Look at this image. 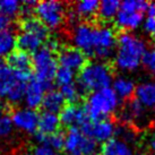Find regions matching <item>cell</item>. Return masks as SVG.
Segmentation results:
<instances>
[{
  "instance_id": "obj_1",
  "label": "cell",
  "mask_w": 155,
  "mask_h": 155,
  "mask_svg": "<svg viewBox=\"0 0 155 155\" xmlns=\"http://www.w3.org/2000/svg\"><path fill=\"white\" fill-rule=\"evenodd\" d=\"M118 35L107 25H92L88 23L76 24L73 28L71 41L74 47L85 56L107 59L112 56L117 47Z\"/></svg>"
},
{
  "instance_id": "obj_2",
  "label": "cell",
  "mask_w": 155,
  "mask_h": 155,
  "mask_svg": "<svg viewBox=\"0 0 155 155\" xmlns=\"http://www.w3.org/2000/svg\"><path fill=\"white\" fill-rule=\"evenodd\" d=\"M146 44L130 32L121 33L117 39L114 66L121 71H134L142 64Z\"/></svg>"
},
{
  "instance_id": "obj_3",
  "label": "cell",
  "mask_w": 155,
  "mask_h": 155,
  "mask_svg": "<svg viewBox=\"0 0 155 155\" xmlns=\"http://www.w3.org/2000/svg\"><path fill=\"white\" fill-rule=\"evenodd\" d=\"M113 82V73L110 65L101 60L86 62L78 74L79 88L85 92H95L111 87Z\"/></svg>"
},
{
  "instance_id": "obj_4",
  "label": "cell",
  "mask_w": 155,
  "mask_h": 155,
  "mask_svg": "<svg viewBox=\"0 0 155 155\" xmlns=\"http://www.w3.org/2000/svg\"><path fill=\"white\" fill-rule=\"evenodd\" d=\"M31 75L21 73L9 67L7 64H0V99L12 104H17L24 99V93Z\"/></svg>"
},
{
  "instance_id": "obj_5",
  "label": "cell",
  "mask_w": 155,
  "mask_h": 155,
  "mask_svg": "<svg viewBox=\"0 0 155 155\" xmlns=\"http://www.w3.org/2000/svg\"><path fill=\"white\" fill-rule=\"evenodd\" d=\"M120 99L117 96L112 87L92 92L86 100L85 110L91 120L107 119L118 110Z\"/></svg>"
},
{
  "instance_id": "obj_6",
  "label": "cell",
  "mask_w": 155,
  "mask_h": 155,
  "mask_svg": "<svg viewBox=\"0 0 155 155\" xmlns=\"http://www.w3.org/2000/svg\"><path fill=\"white\" fill-rule=\"evenodd\" d=\"M32 67L34 69L35 79L41 83L47 91L51 90L52 83L58 70V60L54 56V52L47 45L42 47L33 53Z\"/></svg>"
},
{
  "instance_id": "obj_7",
  "label": "cell",
  "mask_w": 155,
  "mask_h": 155,
  "mask_svg": "<svg viewBox=\"0 0 155 155\" xmlns=\"http://www.w3.org/2000/svg\"><path fill=\"white\" fill-rule=\"evenodd\" d=\"M33 10L36 18L48 30H58L66 19V7L61 1H40Z\"/></svg>"
},
{
  "instance_id": "obj_8",
  "label": "cell",
  "mask_w": 155,
  "mask_h": 155,
  "mask_svg": "<svg viewBox=\"0 0 155 155\" xmlns=\"http://www.w3.org/2000/svg\"><path fill=\"white\" fill-rule=\"evenodd\" d=\"M66 155H97L99 146L79 128H70L65 135Z\"/></svg>"
},
{
  "instance_id": "obj_9",
  "label": "cell",
  "mask_w": 155,
  "mask_h": 155,
  "mask_svg": "<svg viewBox=\"0 0 155 155\" xmlns=\"http://www.w3.org/2000/svg\"><path fill=\"white\" fill-rule=\"evenodd\" d=\"M81 130L95 143H101L103 145L104 143L109 142L116 136L117 126L113 121L107 118L100 120H90L86 125L83 126Z\"/></svg>"
},
{
  "instance_id": "obj_10",
  "label": "cell",
  "mask_w": 155,
  "mask_h": 155,
  "mask_svg": "<svg viewBox=\"0 0 155 155\" xmlns=\"http://www.w3.org/2000/svg\"><path fill=\"white\" fill-rule=\"evenodd\" d=\"M14 127L25 134H34L38 130L39 113L28 108H18L10 114Z\"/></svg>"
},
{
  "instance_id": "obj_11",
  "label": "cell",
  "mask_w": 155,
  "mask_h": 155,
  "mask_svg": "<svg viewBox=\"0 0 155 155\" xmlns=\"http://www.w3.org/2000/svg\"><path fill=\"white\" fill-rule=\"evenodd\" d=\"M60 122L64 126L70 128H82L91 120L88 114H87L85 108L78 107L76 104H69L66 105L65 108L61 110L59 114Z\"/></svg>"
},
{
  "instance_id": "obj_12",
  "label": "cell",
  "mask_w": 155,
  "mask_h": 155,
  "mask_svg": "<svg viewBox=\"0 0 155 155\" xmlns=\"http://www.w3.org/2000/svg\"><path fill=\"white\" fill-rule=\"evenodd\" d=\"M58 64L60 67L68 68L70 70H81L86 65V56L75 47H64L58 53Z\"/></svg>"
},
{
  "instance_id": "obj_13",
  "label": "cell",
  "mask_w": 155,
  "mask_h": 155,
  "mask_svg": "<svg viewBox=\"0 0 155 155\" xmlns=\"http://www.w3.org/2000/svg\"><path fill=\"white\" fill-rule=\"evenodd\" d=\"M45 87L39 83L36 79H30V82L27 83L24 93V99L23 101L25 102L26 108L35 110L39 107L42 105L44 95H45Z\"/></svg>"
},
{
  "instance_id": "obj_14",
  "label": "cell",
  "mask_w": 155,
  "mask_h": 155,
  "mask_svg": "<svg viewBox=\"0 0 155 155\" xmlns=\"http://www.w3.org/2000/svg\"><path fill=\"white\" fill-rule=\"evenodd\" d=\"M114 23L118 28L126 32L136 30L143 23V13L120 8L119 13L117 14L114 18Z\"/></svg>"
},
{
  "instance_id": "obj_15",
  "label": "cell",
  "mask_w": 155,
  "mask_h": 155,
  "mask_svg": "<svg viewBox=\"0 0 155 155\" xmlns=\"http://www.w3.org/2000/svg\"><path fill=\"white\" fill-rule=\"evenodd\" d=\"M144 116L145 107H143L136 99L129 100L120 111V119L127 126L138 124L144 119Z\"/></svg>"
},
{
  "instance_id": "obj_16",
  "label": "cell",
  "mask_w": 155,
  "mask_h": 155,
  "mask_svg": "<svg viewBox=\"0 0 155 155\" xmlns=\"http://www.w3.org/2000/svg\"><path fill=\"white\" fill-rule=\"evenodd\" d=\"M100 155H135V152L130 144L120 138L113 137L102 145Z\"/></svg>"
},
{
  "instance_id": "obj_17",
  "label": "cell",
  "mask_w": 155,
  "mask_h": 155,
  "mask_svg": "<svg viewBox=\"0 0 155 155\" xmlns=\"http://www.w3.org/2000/svg\"><path fill=\"white\" fill-rule=\"evenodd\" d=\"M61 122L59 116L56 113L43 111L39 114V125H38V131L40 135L48 136L59 131Z\"/></svg>"
},
{
  "instance_id": "obj_18",
  "label": "cell",
  "mask_w": 155,
  "mask_h": 155,
  "mask_svg": "<svg viewBox=\"0 0 155 155\" xmlns=\"http://www.w3.org/2000/svg\"><path fill=\"white\" fill-rule=\"evenodd\" d=\"M135 99L145 108L155 107V82L142 83L136 86Z\"/></svg>"
},
{
  "instance_id": "obj_19",
  "label": "cell",
  "mask_w": 155,
  "mask_h": 155,
  "mask_svg": "<svg viewBox=\"0 0 155 155\" xmlns=\"http://www.w3.org/2000/svg\"><path fill=\"white\" fill-rule=\"evenodd\" d=\"M44 40L41 39L40 36L30 33V32H23L17 35V47L18 50H22L24 52L31 53V52H36L42 48Z\"/></svg>"
},
{
  "instance_id": "obj_20",
  "label": "cell",
  "mask_w": 155,
  "mask_h": 155,
  "mask_svg": "<svg viewBox=\"0 0 155 155\" xmlns=\"http://www.w3.org/2000/svg\"><path fill=\"white\" fill-rule=\"evenodd\" d=\"M112 90L120 100H129L133 95H135L136 85L133 79L126 76H118L113 78Z\"/></svg>"
},
{
  "instance_id": "obj_21",
  "label": "cell",
  "mask_w": 155,
  "mask_h": 155,
  "mask_svg": "<svg viewBox=\"0 0 155 155\" xmlns=\"http://www.w3.org/2000/svg\"><path fill=\"white\" fill-rule=\"evenodd\" d=\"M41 107L44 109V111L58 114L66 107V100L64 99L60 91L49 90L44 95L43 102H42Z\"/></svg>"
},
{
  "instance_id": "obj_22",
  "label": "cell",
  "mask_w": 155,
  "mask_h": 155,
  "mask_svg": "<svg viewBox=\"0 0 155 155\" xmlns=\"http://www.w3.org/2000/svg\"><path fill=\"white\" fill-rule=\"evenodd\" d=\"M7 65L17 71L30 74L31 67H32V57L27 52H24L22 50H15L10 56H8Z\"/></svg>"
},
{
  "instance_id": "obj_23",
  "label": "cell",
  "mask_w": 155,
  "mask_h": 155,
  "mask_svg": "<svg viewBox=\"0 0 155 155\" xmlns=\"http://www.w3.org/2000/svg\"><path fill=\"white\" fill-rule=\"evenodd\" d=\"M21 30L23 32H30V33L38 35L44 41L48 39V35H49V30L38 18L33 16H25V18H23L21 23Z\"/></svg>"
},
{
  "instance_id": "obj_24",
  "label": "cell",
  "mask_w": 155,
  "mask_h": 155,
  "mask_svg": "<svg viewBox=\"0 0 155 155\" xmlns=\"http://www.w3.org/2000/svg\"><path fill=\"white\" fill-rule=\"evenodd\" d=\"M100 2L96 0H83L78 1L74 6V13L76 14L78 18H88L94 17L95 15H97Z\"/></svg>"
},
{
  "instance_id": "obj_25",
  "label": "cell",
  "mask_w": 155,
  "mask_h": 155,
  "mask_svg": "<svg viewBox=\"0 0 155 155\" xmlns=\"http://www.w3.org/2000/svg\"><path fill=\"white\" fill-rule=\"evenodd\" d=\"M17 47V35L12 30L0 31V57L10 56Z\"/></svg>"
},
{
  "instance_id": "obj_26",
  "label": "cell",
  "mask_w": 155,
  "mask_h": 155,
  "mask_svg": "<svg viewBox=\"0 0 155 155\" xmlns=\"http://www.w3.org/2000/svg\"><path fill=\"white\" fill-rule=\"evenodd\" d=\"M120 4L118 0H103L99 5L97 16L103 21L114 19L120 10Z\"/></svg>"
},
{
  "instance_id": "obj_27",
  "label": "cell",
  "mask_w": 155,
  "mask_h": 155,
  "mask_svg": "<svg viewBox=\"0 0 155 155\" xmlns=\"http://www.w3.org/2000/svg\"><path fill=\"white\" fill-rule=\"evenodd\" d=\"M36 140L39 143V145H44V146L50 147L53 151H61L64 150V145H65V135L60 131L54 133L52 135H48V136H43V135H38L36 136Z\"/></svg>"
},
{
  "instance_id": "obj_28",
  "label": "cell",
  "mask_w": 155,
  "mask_h": 155,
  "mask_svg": "<svg viewBox=\"0 0 155 155\" xmlns=\"http://www.w3.org/2000/svg\"><path fill=\"white\" fill-rule=\"evenodd\" d=\"M14 124L12 116L6 112H0V139H8L14 134Z\"/></svg>"
},
{
  "instance_id": "obj_29",
  "label": "cell",
  "mask_w": 155,
  "mask_h": 155,
  "mask_svg": "<svg viewBox=\"0 0 155 155\" xmlns=\"http://www.w3.org/2000/svg\"><path fill=\"white\" fill-rule=\"evenodd\" d=\"M60 93L62 94L66 102H69L70 104H75L77 102L81 95H82V90L79 88L76 83L67 85V86L60 87Z\"/></svg>"
},
{
  "instance_id": "obj_30",
  "label": "cell",
  "mask_w": 155,
  "mask_h": 155,
  "mask_svg": "<svg viewBox=\"0 0 155 155\" xmlns=\"http://www.w3.org/2000/svg\"><path fill=\"white\" fill-rule=\"evenodd\" d=\"M54 81L60 87L74 84L75 83V71H73V70H70L68 68L58 67Z\"/></svg>"
},
{
  "instance_id": "obj_31",
  "label": "cell",
  "mask_w": 155,
  "mask_h": 155,
  "mask_svg": "<svg viewBox=\"0 0 155 155\" xmlns=\"http://www.w3.org/2000/svg\"><path fill=\"white\" fill-rule=\"evenodd\" d=\"M22 10V4L16 0H0V13L13 18Z\"/></svg>"
},
{
  "instance_id": "obj_32",
  "label": "cell",
  "mask_w": 155,
  "mask_h": 155,
  "mask_svg": "<svg viewBox=\"0 0 155 155\" xmlns=\"http://www.w3.org/2000/svg\"><path fill=\"white\" fill-rule=\"evenodd\" d=\"M116 137L120 138L131 145L136 140V131L133 129V127H129L127 125L120 126V127H117Z\"/></svg>"
},
{
  "instance_id": "obj_33",
  "label": "cell",
  "mask_w": 155,
  "mask_h": 155,
  "mask_svg": "<svg viewBox=\"0 0 155 155\" xmlns=\"http://www.w3.org/2000/svg\"><path fill=\"white\" fill-rule=\"evenodd\" d=\"M144 67L155 76V50H146L142 59Z\"/></svg>"
},
{
  "instance_id": "obj_34",
  "label": "cell",
  "mask_w": 155,
  "mask_h": 155,
  "mask_svg": "<svg viewBox=\"0 0 155 155\" xmlns=\"http://www.w3.org/2000/svg\"><path fill=\"white\" fill-rule=\"evenodd\" d=\"M33 155H59L58 152L51 150L50 147L44 146V145H36L33 150Z\"/></svg>"
},
{
  "instance_id": "obj_35",
  "label": "cell",
  "mask_w": 155,
  "mask_h": 155,
  "mask_svg": "<svg viewBox=\"0 0 155 155\" xmlns=\"http://www.w3.org/2000/svg\"><path fill=\"white\" fill-rule=\"evenodd\" d=\"M144 30L155 38V16H147L144 22Z\"/></svg>"
},
{
  "instance_id": "obj_36",
  "label": "cell",
  "mask_w": 155,
  "mask_h": 155,
  "mask_svg": "<svg viewBox=\"0 0 155 155\" xmlns=\"http://www.w3.org/2000/svg\"><path fill=\"white\" fill-rule=\"evenodd\" d=\"M13 18L9 17L8 15L4 13H0V31L9 30V27L12 26Z\"/></svg>"
},
{
  "instance_id": "obj_37",
  "label": "cell",
  "mask_w": 155,
  "mask_h": 155,
  "mask_svg": "<svg viewBox=\"0 0 155 155\" xmlns=\"http://www.w3.org/2000/svg\"><path fill=\"white\" fill-rule=\"evenodd\" d=\"M147 147H148V150L151 153L155 154V135L154 136H152L150 139H148V142H147Z\"/></svg>"
},
{
  "instance_id": "obj_38",
  "label": "cell",
  "mask_w": 155,
  "mask_h": 155,
  "mask_svg": "<svg viewBox=\"0 0 155 155\" xmlns=\"http://www.w3.org/2000/svg\"><path fill=\"white\" fill-rule=\"evenodd\" d=\"M146 14H147V16H155V4L154 2L148 4L147 9H146Z\"/></svg>"
},
{
  "instance_id": "obj_39",
  "label": "cell",
  "mask_w": 155,
  "mask_h": 155,
  "mask_svg": "<svg viewBox=\"0 0 155 155\" xmlns=\"http://www.w3.org/2000/svg\"><path fill=\"white\" fill-rule=\"evenodd\" d=\"M16 155H33L32 153H30V152H21V153H18V154Z\"/></svg>"
}]
</instances>
